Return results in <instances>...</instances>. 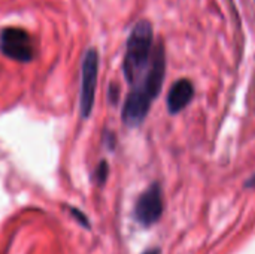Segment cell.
Returning a JSON list of instances; mask_svg holds the SVG:
<instances>
[{
	"mask_svg": "<svg viewBox=\"0 0 255 254\" xmlns=\"http://www.w3.org/2000/svg\"><path fill=\"white\" fill-rule=\"evenodd\" d=\"M245 186H247L248 189H255V174L251 177V178H250V180H248V181H247V184H245Z\"/></svg>",
	"mask_w": 255,
	"mask_h": 254,
	"instance_id": "9",
	"label": "cell"
},
{
	"mask_svg": "<svg viewBox=\"0 0 255 254\" xmlns=\"http://www.w3.org/2000/svg\"><path fill=\"white\" fill-rule=\"evenodd\" d=\"M99 76V52L90 48L82 58L81 64V90H79V109L81 117L88 118L93 106Z\"/></svg>",
	"mask_w": 255,
	"mask_h": 254,
	"instance_id": "2",
	"label": "cell"
},
{
	"mask_svg": "<svg viewBox=\"0 0 255 254\" xmlns=\"http://www.w3.org/2000/svg\"><path fill=\"white\" fill-rule=\"evenodd\" d=\"M143 254H160V250L158 249H152V250H148L146 253Z\"/></svg>",
	"mask_w": 255,
	"mask_h": 254,
	"instance_id": "10",
	"label": "cell"
},
{
	"mask_svg": "<svg viewBox=\"0 0 255 254\" xmlns=\"http://www.w3.org/2000/svg\"><path fill=\"white\" fill-rule=\"evenodd\" d=\"M118 94H120L118 87H117L115 84H112V85L109 87V93H108V96H109V99L112 100V103H117V100H118Z\"/></svg>",
	"mask_w": 255,
	"mask_h": 254,
	"instance_id": "7",
	"label": "cell"
},
{
	"mask_svg": "<svg viewBox=\"0 0 255 254\" xmlns=\"http://www.w3.org/2000/svg\"><path fill=\"white\" fill-rule=\"evenodd\" d=\"M163 214V195L158 184L149 186L137 199L134 216L143 226H151L160 220Z\"/></svg>",
	"mask_w": 255,
	"mask_h": 254,
	"instance_id": "4",
	"label": "cell"
},
{
	"mask_svg": "<svg viewBox=\"0 0 255 254\" xmlns=\"http://www.w3.org/2000/svg\"><path fill=\"white\" fill-rule=\"evenodd\" d=\"M108 174H109V168H108V163L106 162H100L99 166L96 168V180L99 184H103L108 178Z\"/></svg>",
	"mask_w": 255,
	"mask_h": 254,
	"instance_id": "6",
	"label": "cell"
},
{
	"mask_svg": "<svg viewBox=\"0 0 255 254\" xmlns=\"http://www.w3.org/2000/svg\"><path fill=\"white\" fill-rule=\"evenodd\" d=\"M0 51L21 63H28L34 58V45L30 34L19 27H6L0 33Z\"/></svg>",
	"mask_w": 255,
	"mask_h": 254,
	"instance_id": "3",
	"label": "cell"
},
{
	"mask_svg": "<svg viewBox=\"0 0 255 254\" xmlns=\"http://www.w3.org/2000/svg\"><path fill=\"white\" fill-rule=\"evenodd\" d=\"M194 96V85L190 79H178L169 90L167 94V108L170 114L181 112L193 99Z\"/></svg>",
	"mask_w": 255,
	"mask_h": 254,
	"instance_id": "5",
	"label": "cell"
},
{
	"mask_svg": "<svg viewBox=\"0 0 255 254\" xmlns=\"http://www.w3.org/2000/svg\"><path fill=\"white\" fill-rule=\"evenodd\" d=\"M70 213H72V214H75V216H76V219H78V220H79V222H81L82 225H85V226L88 228V222H87V217H85V216H84L82 213H79V211H78V210H75V208H72V210H70Z\"/></svg>",
	"mask_w": 255,
	"mask_h": 254,
	"instance_id": "8",
	"label": "cell"
},
{
	"mask_svg": "<svg viewBox=\"0 0 255 254\" xmlns=\"http://www.w3.org/2000/svg\"><path fill=\"white\" fill-rule=\"evenodd\" d=\"M152 42H154V31L151 22L146 19H140L133 27L128 36L124 63H123L124 76L130 84L139 82L142 79V75H145L154 51Z\"/></svg>",
	"mask_w": 255,
	"mask_h": 254,
	"instance_id": "1",
	"label": "cell"
}]
</instances>
